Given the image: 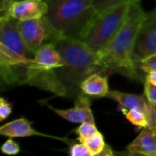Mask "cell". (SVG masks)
Returning a JSON list of instances; mask_svg holds the SVG:
<instances>
[{"label":"cell","mask_w":156,"mask_h":156,"mask_svg":"<svg viewBox=\"0 0 156 156\" xmlns=\"http://www.w3.org/2000/svg\"><path fill=\"white\" fill-rule=\"evenodd\" d=\"M140 3L141 1H136L132 4L118 33L108 46L98 53L101 74L118 72L133 80L140 79L133 52L140 27L147 16Z\"/></svg>","instance_id":"1"},{"label":"cell","mask_w":156,"mask_h":156,"mask_svg":"<svg viewBox=\"0 0 156 156\" xmlns=\"http://www.w3.org/2000/svg\"><path fill=\"white\" fill-rule=\"evenodd\" d=\"M55 47L64 61L56 73L67 90V97L76 99L82 93L80 85L83 80L93 73H101L99 55L82 40L70 37H62Z\"/></svg>","instance_id":"2"},{"label":"cell","mask_w":156,"mask_h":156,"mask_svg":"<svg viewBox=\"0 0 156 156\" xmlns=\"http://www.w3.org/2000/svg\"><path fill=\"white\" fill-rule=\"evenodd\" d=\"M46 17L64 37L82 40L99 15L92 0H47Z\"/></svg>","instance_id":"3"},{"label":"cell","mask_w":156,"mask_h":156,"mask_svg":"<svg viewBox=\"0 0 156 156\" xmlns=\"http://www.w3.org/2000/svg\"><path fill=\"white\" fill-rule=\"evenodd\" d=\"M133 3H124L99 14L82 41L97 54L103 50L122 27Z\"/></svg>","instance_id":"4"},{"label":"cell","mask_w":156,"mask_h":156,"mask_svg":"<svg viewBox=\"0 0 156 156\" xmlns=\"http://www.w3.org/2000/svg\"><path fill=\"white\" fill-rule=\"evenodd\" d=\"M17 27L27 46L33 52L46 44L56 45L58 41L64 37L55 29L46 16L17 20Z\"/></svg>","instance_id":"5"},{"label":"cell","mask_w":156,"mask_h":156,"mask_svg":"<svg viewBox=\"0 0 156 156\" xmlns=\"http://www.w3.org/2000/svg\"><path fill=\"white\" fill-rule=\"evenodd\" d=\"M156 54V7L147 16L142 24L134 47L133 58L137 63Z\"/></svg>","instance_id":"6"},{"label":"cell","mask_w":156,"mask_h":156,"mask_svg":"<svg viewBox=\"0 0 156 156\" xmlns=\"http://www.w3.org/2000/svg\"><path fill=\"white\" fill-rule=\"evenodd\" d=\"M0 45L27 58L35 57V52L27 46L19 32L17 20L7 15H1L0 17Z\"/></svg>","instance_id":"7"},{"label":"cell","mask_w":156,"mask_h":156,"mask_svg":"<svg viewBox=\"0 0 156 156\" xmlns=\"http://www.w3.org/2000/svg\"><path fill=\"white\" fill-rule=\"evenodd\" d=\"M48 10L47 0H14L1 11V15H7L20 21L45 16Z\"/></svg>","instance_id":"8"},{"label":"cell","mask_w":156,"mask_h":156,"mask_svg":"<svg viewBox=\"0 0 156 156\" xmlns=\"http://www.w3.org/2000/svg\"><path fill=\"white\" fill-rule=\"evenodd\" d=\"M74 107L67 110L56 109L49 104L47 106L53 111L56 114L65 119L66 121L73 123H82V122H91L95 123V119L93 117L91 109H90V101L89 96L80 93L74 100Z\"/></svg>","instance_id":"9"},{"label":"cell","mask_w":156,"mask_h":156,"mask_svg":"<svg viewBox=\"0 0 156 156\" xmlns=\"http://www.w3.org/2000/svg\"><path fill=\"white\" fill-rule=\"evenodd\" d=\"M107 98L112 99L119 103L122 111L129 110H138L144 112L150 119L151 125V113H152V104L149 102L145 95H137L133 93L122 92L119 90L109 91Z\"/></svg>","instance_id":"10"},{"label":"cell","mask_w":156,"mask_h":156,"mask_svg":"<svg viewBox=\"0 0 156 156\" xmlns=\"http://www.w3.org/2000/svg\"><path fill=\"white\" fill-rule=\"evenodd\" d=\"M130 155L156 156V132L152 127H145L127 146Z\"/></svg>","instance_id":"11"},{"label":"cell","mask_w":156,"mask_h":156,"mask_svg":"<svg viewBox=\"0 0 156 156\" xmlns=\"http://www.w3.org/2000/svg\"><path fill=\"white\" fill-rule=\"evenodd\" d=\"M0 134L9 138H24L31 136L50 137L48 135H46L34 130L31 122L24 117L18 118L16 120H14L4 124L0 128Z\"/></svg>","instance_id":"12"},{"label":"cell","mask_w":156,"mask_h":156,"mask_svg":"<svg viewBox=\"0 0 156 156\" xmlns=\"http://www.w3.org/2000/svg\"><path fill=\"white\" fill-rule=\"evenodd\" d=\"M80 89L81 91L89 97H107L110 91L108 75L98 72L93 73L83 80Z\"/></svg>","instance_id":"13"},{"label":"cell","mask_w":156,"mask_h":156,"mask_svg":"<svg viewBox=\"0 0 156 156\" xmlns=\"http://www.w3.org/2000/svg\"><path fill=\"white\" fill-rule=\"evenodd\" d=\"M37 64L44 69H57L64 65L63 58L53 44H46L35 52L34 57Z\"/></svg>","instance_id":"14"},{"label":"cell","mask_w":156,"mask_h":156,"mask_svg":"<svg viewBox=\"0 0 156 156\" xmlns=\"http://www.w3.org/2000/svg\"><path fill=\"white\" fill-rule=\"evenodd\" d=\"M122 112L125 118L133 125L139 128L150 127V119L144 112L138 110H129V111H122Z\"/></svg>","instance_id":"15"},{"label":"cell","mask_w":156,"mask_h":156,"mask_svg":"<svg viewBox=\"0 0 156 156\" xmlns=\"http://www.w3.org/2000/svg\"><path fill=\"white\" fill-rule=\"evenodd\" d=\"M74 132L77 134V140L80 143H86L99 133L96 124L91 122L80 123V126L77 127Z\"/></svg>","instance_id":"16"},{"label":"cell","mask_w":156,"mask_h":156,"mask_svg":"<svg viewBox=\"0 0 156 156\" xmlns=\"http://www.w3.org/2000/svg\"><path fill=\"white\" fill-rule=\"evenodd\" d=\"M84 144H86L90 156L101 155V154L103 152V150L105 149V146L107 144L104 141L103 135L100 132Z\"/></svg>","instance_id":"17"},{"label":"cell","mask_w":156,"mask_h":156,"mask_svg":"<svg viewBox=\"0 0 156 156\" xmlns=\"http://www.w3.org/2000/svg\"><path fill=\"white\" fill-rule=\"evenodd\" d=\"M135 1H142V0H92V4L98 14L102 13L103 11L112 8L113 6L124 4V3H130V2H135Z\"/></svg>","instance_id":"18"},{"label":"cell","mask_w":156,"mask_h":156,"mask_svg":"<svg viewBox=\"0 0 156 156\" xmlns=\"http://www.w3.org/2000/svg\"><path fill=\"white\" fill-rule=\"evenodd\" d=\"M137 68L145 73L156 72V54L147 57L137 63Z\"/></svg>","instance_id":"19"},{"label":"cell","mask_w":156,"mask_h":156,"mask_svg":"<svg viewBox=\"0 0 156 156\" xmlns=\"http://www.w3.org/2000/svg\"><path fill=\"white\" fill-rule=\"evenodd\" d=\"M1 151L6 155H16L20 153V146L12 138H10L3 144Z\"/></svg>","instance_id":"20"},{"label":"cell","mask_w":156,"mask_h":156,"mask_svg":"<svg viewBox=\"0 0 156 156\" xmlns=\"http://www.w3.org/2000/svg\"><path fill=\"white\" fill-rule=\"evenodd\" d=\"M69 154L70 156H90V152L84 143L72 144L69 149Z\"/></svg>","instance_id":"21"},{"label":"cell","mask_w":156,"mask_h":156,"mask_svg":"<svg viewBox=\"0 0 156 156\" xmlns=\"http://www.w3.org/2000/svg\"><path fill=\"white\" fill-rule=\"evenodd\" d=\"M144 95L151 104L156 105V86L147 80L144 81Z\"/></svg>","instance_id":"22"},{"label":"cell","mask_w":156,"mask_h":156,"mask_svg":"<svg viewBox=\"0 0 156 156\" xmlns=\"http://www.w3.org/2000/svg\"><path fill=\"white\" fill-rule=\"evenodd\" d=\"M12 113V105L5 98H0V121L5 120Z\"/></svg>","instance_id":"23"},{"label":"cell","mask_w":156,"mask_h":156,"mask_svg":"<svg viewBox=\"0 0 156 156\" xmlns=\"http://www.w3.org/2000/svg\"><path fill=\"white\" fill-rule=\"evenodd\" d=\"M152 127L156 132V105L152 104V113H151V125Z\"/></svg>","instance_id":"24"},{"label":"cell","mask_w":156,"mask_h":156,"mask_svg":"<svg viewBox=\"0 0 156 156\" xmlns=\"http://www.w3.org/2000/svg\"><path fill=\"white\" fill-rule=\"evenodd\" d=\"M113 154H114V153H113L112 147H111L109 144H106L105 149L103 150V152L101 154V155L100 156H112Z\"/></svg>","instance_id":"25"},{"label":"cell","mask_w":156,"mask_h":156,"mask_svg":"<svg viewBox=\"0 0 156 156\" xmlns=\"http://www.w3.org/2000/svg\"><path fill=\"white\" fill-rule=\"evenodd\" d=\"M145 80L151 82L152 84H154V85H155L156 86V72L148 73V75L145 77Z\"/></svg>","instance_id":"26"},{"label":"cell","mask_w":156,"mask_h":156,"mask_svg":"<svg viewBox=\"0 0 156 156\" xmlns=\"http://www.w3.org/2000/svg\"><path fill=\"white\" fill-rule=\"evenodd\" d=\"M14 0H1V5H7V4H10Z\"/></svg>","instance_id":"27"},{"label":"cell","mask_w":156,"mask_h":156,"mask_svg":"<svg viewBox=\"0 0 156 156\" xmlns=\"http://www.w3.org/2000/svg\"><path fill=\"white\" fill-rule=\"evenodd\" d=\"M155 2H156V0H155Z\"/></svg>","instance_id":"28"}]
</instances>
